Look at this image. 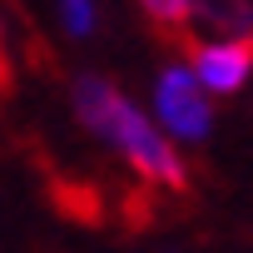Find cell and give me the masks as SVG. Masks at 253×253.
<instances>
[{"instance_id":"obj_3","label":"cell","mask_w":253,"mask_h":253,"mask_svg":"<svg viewBox=\"0 0 253 253\" xmlns=\"http://www.w3.org/2000/svg\"><path fill=\"white\" fill-rule=\"evenodd\" d=\"M189 60H194V75L213 94H233L253 70V35H243V40L228 35L223 45H189Z\"/></svg>"},{"instance_id":"obj_6","label":"cell","mask_w":253,"mask_h":253,"mask_svg":"<svg viewBox=\"0 0 253 253\" xmlns=\"http://www.w3.org/2000/svg\"><path fill=\"white\" fill-rule=\"evenodd\" d=\"M55 204L65 209V213H80L84 223H99V199H94V189L89 184H55Z\"/></svg>"},{"instance_id":"obj_2","label":"cell","mask_w":253,"mask_h":253,"mask_svg":"<svg viewBox=\"0 0 253 253\" xmlns=\"http://www.w3.org/2000/svg\"><path fill=\"white\" fill-rule=\"evenodd\" d=\"M199 84H204V80H199ZM199 84H194V75H189L184 65H169V70L159 75L154 104H159V119L169 124L179 139H204V134H209V99L199 94Z\"/></svg>"},{"instance_id":"obj_7","label":"cell","mask_w":253,"mask_h":253,"mask_svg":"<svg viewBox=\"0 0 253 253\" xmlns=\"http://www.w3.org/2000/svg\"><path fill=\"white\" fill-rule=\"evenodd\" d=\"M89 20H94L89 0H65V25H70L75 35H84V30H89Z\"/></svg>"},{"instance_id":"obj_5","label":"cell","mask_w":253,"mask_h":253,"mask_svg":"<svg viewBox=\"0 0 253 253\" xmlns=\"http://www.w3.org/2000/svg\"><path fill=\"white\" fill-rule=\"evenodd\" d=\"M139 5H144V15L159 25L164 40H179V30L194 20V0H139Z\"/></svg>"},{"instance_id":"obj_8","label":"cell","mask_w":253,"mask_h":253,"mask_svg":"<svg viewBox=\"0 0 253 253\" xmlns=\"http://www.w3.org/2000/svg\"><path fill=\"white\" fill-rule=\"evenodd\" d=\"M10 94V65H5V50H0V99Z\"/></svg>"},{"instance_id":"obj_4","label":"cell","mask_w":253,"mask_h":253,"mask_svg":"<svg viewBox=\"0 0 253 253\" xmlns=\"http://www.w3.org/2000/svg\"><path fill=\"white\" fill-rule=\"evenodd\" d=\"M194 15H199L204 30L253 35V5H248V0H194Z\"/></svg>"},{"instance_id":"obj_1","label":"cell","mask_w":253,"mask_h":253,"mask_svg":"<svg viewBox=\"0 0 253 253\" xmlns=\"http://www.w3.org/2000/svg\"><path fill=\"white\" fill-rule=\"evenodd\" d=\"M75 114L89 124L99 139L119 144V149H124V159L139 169V179H144V184H164V189H184V184H189V174H184L179 154L154 134V124H149L129 99H124L109 80H99V75L75 80Z\"/></svg>"}]
</instances>
